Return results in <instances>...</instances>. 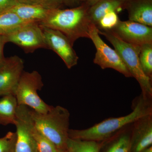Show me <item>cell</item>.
Listing matches in <instances>:
<instances>
[{"label":"cell","mask_w":152,"mask_h":152,"mask_svg":"<svg viewBox=\"0 0 152 152\" xmlns=\"http://www.w3.org/2000/svg\"><path fill=\"white\" fill-rule=\"evenodd\" d=\"M134 124L129 152H140L152 146V115L143 117Z\"/></svg>","instance_id":"7c38bea8"},{"label":"cell","mask_w":152,"mask_h":152,"mask_svg":"<svg viewBox=\"0 0 152 152\" xmlns=\"http://www.w3.org/2000/svg\"><path fill=\"white\" fill-rule=\"evenodd\" d=\"M30 110L31 109L27 106H18L15 124L16 127V140L14 152H38L34 136L35 125Z\"/></svg>","instance_id":"52a82bcc"},{"label":"cell","mask_w":152,"mask_h":152,"mask_svg":"<svg viewBox=\"0 0 152 152\" xmlns=\"http://www.w3.org/2000/svg\"><path fill=\"white\" fill-rule=\"evenodd\" d=\"M18 1L20 4L41 5H42L41 0H18Z\"/></svg>","instance_id":"83f0119b"},{"label":"cell","mask_w":152,"mask_h":152,"mask_svg":"<svg viewBox=\"0 0 152 152\" xmlns=\"http://www.w3.org/2000/svg\"><path fill=\"white\" fill-rule=\"evenodd\" d=\"M7 43L5 36L0 35V64L4 61L5 58L4 55V49L5 44Z\"/></svg>","instance_id":"4316f807"},{"label":"cell","mask_w":152,"mask_h":152,"mask_svg":"<svg viewBox=\"0 0 152 152\" xmlns=\"http://www.w3.org/2000/svg\"><path fill=\"white\" fill-rule=\"evenodd\" d=\"M89 39L94 45L96 53L94 63L102 69H112L126 77H132L125 64L116 51L109 46L100 37L98 29L92 23L89 30Z\"/></svg>","instance_id":"8992f818"},{"label":"cell","mask_w":152,"mask_h":152,"mask_svg":"<svg viewBox=\"0 0 152 152\" xmlns=\"http://www.w3.org/2000/svg\"><path fill=\"white\" fill-rule=\"evenodd\" d=\"M42 5L50 10L62 9L64 6L63 0H41Z\"/></svg>","instance_id":"d4e9b609"},{"label":"cell","mask_w":152,"mask_h":152,"mask_svg":"<svg viewBox=\"0 0 152 152\" xmlns=\"http://www.w3.org/2000/svg\"><path fill=\"white\" fill-rule=\"evenodd\" d=\"M31 109V108H30ZM34 124L43 135L58 151H66L69 130V112L61 106H52L46 113H40L31 109Z\"/></svg>","instance_id":"3957f363"},{"label":"cell","mask_w":152,"mask_h":152,"mask_svg":"<svg viewBox=\"0 0 152 152\" xmlns=\"http://www.w3.org/2000/svg\"><path fill=\"white\" fill-rule=\"evenodd\" d=\"M34 136L37 145L38 152H57L58 150L52 143L46 138L35 126Z\"/></svg>","instance_id":"44dd1931"},{"label":"cell","mask_w":152,"mask_h":152,"mask_svg":"<svg viewBox=\"0 0 152 152\" xmlns=\"http://www.w3.org/2000/svg\"><path fill=\"white\" fill-rule=\"evenodd\" d=\"M26 22L12 10L0 15V35L6 36L21 27Z\"/></svg>","instance_id":"e0dca14e"},{"label":"cell","mask_w":152,"mask_h":152,"mask_svg":"<svg viewBox=\"0 0 152 152\" xmlns=\"http://www.w3.org/2000/svg\"><path fill=\"white\" fill-rule=\"evenodd\" d=\"M16 140V132H9L0 138V152H14Z\"/></svg>","instance_id":"603a6c76"},{"label":"cell","mask_w":152,"mask_h":152,"mask_svg":"<svg viewBox=\"0 0 152 152\" xmlns=\"http://www.w3.org/2000/svg\"><path fill=\"white\" fill-rule=\"evenodd\" d=\"M140 152H152V146L144 149V150H143Z\"/></svg>","instance_id":"f546056e"},{"label":"cell","mask_w":152,"mask_h":152,"mask_svg":"<svg viewBox=\"0 0 152 152\" xmlns=\"http://www.w3.org/2000/svg\"><path fill=\"white\" fill-rule=\"evenodd\" d=\"M44 83L40 74L37 71H24L18 86L15 96L18 105H24L40 113H46L51 109L38 95Z\"/></svg>","instance_id":"5b68a950"},{"label":"cell","mask_w":152,"mask_h":152,"mask_svg":"<svg viewBox=\"0 0 152 152\" xmlns=\"http://www.w3.org/2000/svg\"><path fill=\"white\" fill-rule=\"evenodd\" d=\"M19 4L18 0H0V15L10 10Z\"/></svg>","instance_id":"cb8c5ba5"},{"label":"cell","mask_w":152,"mask_h":152,"mask_svg":"<svg viewBox=\"0 0 152 152\" xmlns=\"http://www.w3.org/2000/svg\"><path fill=\"white\" fill-rule=\"evenodd\" d=\"M121 1H123L125 2V1H127V0H121Z\"/></svg>","instance_id":"1f68e13d"},{"label":"cell","mask_w":152,"mask_h":152,"mask_svg":"<svg viewBox=\"0 0 152 152\" xmlns=\"http://www.w3.org/2000/svg\"><path fill=\"white\" fill-rule=\"evenodd\" d=\"M130 137L123 134L109 147L106 152H129Z\"/></svg>","instance_id":"7402d4cb"},{"label":"cell","mask_w":152,"mask_h":152,"mask_svg":"<svg viewBox=\"0 0 152 152\" xmlns=\"http://www.w3.org/2000/svg\"><path fill=\"white\" fill-rule=\"evenodd\" d=\"M90 7L85 2L75 7L51 10L46 18L39 25L59 31L73 45L80 38H89L92 23L88 15Z\"/></svg>","instance_id":"7a4b0ae2"},{"label":"cell","mask_w":152,"mask_h":152,"mask_svg":"<svg viewBox=\"0 0 152 152\" xmlns=\"http://www.w3.org/2000/svg\"><path fill=\"white\" fill-rule=\"evenodd\" d=\"M133 108L132 113L126 115L107 119L88 129H69V137L98 142L104 140L128 125L134 124L143 117L152 115L151 101L145 99L142 94L135 101Z\"/></svg>","instance_id":"6da1fadb"},{"label":"cell","mask_w":152,"mask_h":152,"mask_svg":"<svg viewBox=\"0 0 152 152\" xmlns=\"http://www.w3.org/2000/svg\"><path fill=\"white\" fill-rule=\"evenodd\" d=\"M120 39L133 45L141 47L152 44V27L137 22L120 20L111 31Z\"/></svg>","instance_id":"30bf717a"},{"label":"cell","mask_w":152,"mask_h":152,"mask_svg":"<svg viewBox=\"0 0 152 152\" xmlns=\"http://www.w3.org/2000/svg\"><path fill=\"white\" fill-rule=\"evenodd\" d=\"M57 152H68L67 150L66 151H58Z\"/></svg>","instance_id":"4dcf8cb0"},{"label":"cell","mask_w":152,"mask_h":152,"mask_svg":"<svg viewBox=\"0 0 152 152\" xmlns=\"http://www.w3.org/2000/svg\"><path fill=\"white\" fill-rule=\"evenodd\" d=\"M40 26L48 49L56 53L64 61L68 69L76 66L79 57L68 38L58 30Z\"/></svg>","instance_id":"9c48e42d"},{"label":"cell","mask_w":152,"mask_h":152,"mask_svg":"<svg viewBox=\"0 0 152 152\" xmlns=\"http://www.w3.org/2000/svg\"><path fill=\"white\" fill-rule=\"evenodd\" d=\"M5 37L7 42L17 45L26 53L39 49H48L42 30L38 23H26Z\"/></svg>","instance_id":"ba28073f"},{"label":"cell","mask_w":152,"mask_h":152,"mask_svg":"<svg viewBox=\"0 0 152 152\" xmlns=\"http://www.w3.org/2000/svg\"><path fill=\"white\" fill-rule=\"evenodd\" d=\"M100 146L98 142L69 138L66 142L68 152H99Z\"/></svg>","instance_id":"ac0fdd59"},{"label":"cell","mask_w":152,"mask_h":152,"mask_svg":"<svg viewBox=\"0 0 152 152\" xmlns=\"http://www.w3.org/2000/svg\"><path fill=\"white\" fill-rule=\"evenodd\" d=\"M50 10L41 5L19 3L10 10L25 21L35 22L39 24L46 18Z\"/></svg>","instance_id":"5bb4252c"},{"label":"cell","mask_w":152,"mask_h":152,"mask_svg":"<svg viewBox=\"0 0 152 152\" xmlns=\"http://www.w3.org/2000/svg\"><path fill=\"white\" fill-rule=\"evenodd\" d=\"M139 60L146 75L152 78V44L144 45L140 47Z\"/></svg>","instance_id":"d6986e66"},{"label":"cell","mask_w":152,"mask_h":152,"mask_svg":"<svg viewBox=\"0 0 152 152\" xmlns=\"http://www.w3.org/2000/svg\"><path fill=\"white\" fill-rule=\"evenodd\" d=\"M23 69V61L20 57L14 56L5 58L0 64V96H15Z\"/></svg>","instance_id":"8fae6325"},{"label":"cell","mask_w":152,"mask_h":152,"mask_svg":"<svg viewBox=\"0 0 152 152\" xmlns=\"http://www.w3.org/2000/svg\"><path fill=\"white\" fill-rule=\"evenodd\" d=\"M124 2L121 0H102L90 7L88 15L91 22L96 26L106 14L112 11L118 12L123 9Z\"/></svg>","instance_id":"9a60e30c"},{"label":"cell","mask_w":152,"mask_h":152,"mask_svg":"<svg viewBox=\"0 0 152 152\" xmlns=\"http://www.w3.org/2000/svg\"><path fill=\"white\" fill-rule=\"evenodd\" d=\"M64 6L70 8L75 7L86 2V0H63Z\"/></svg>","instance_id":"484cf974"},{"label":"cell","mask_w":152,"mask_h":152,"mask_svg":"<svg viewBox=\"0 0 152 152\" xmlns=\"http://www.w3.org/2000/svg\"><path fill=\"white\" fill-rule=\"evenodd\" d=\"M123 9L127 11L129 20L152 27V0H127Z\"/></svg>","instance_id":"4fadbf2b"},{"label":"cell","mask_w":152,"mask_h":152,"mask_svg":"<svg viewBox=\"0 0 152 152\" xmlns=\"http://www.w3.org/2000/svg\"><path fill=\"white\" fill-rule=\"evenodd\" d=\"M98 31L99 34L104 36L113 45L132 77L138 82L143 97L151 101L152 96V79L145 75L141 66L139 57L140 47L124 42L110 31Z\"/></svg>","instance_id":"277c9868"},{"label":"cell","mask_w":152,"mask_h":152,"mask_svg":"<svg viewBox=\"0 0 152 152\" xmlns=\"http://www.w3.org/2000/svg\"><path fill=\"white\" fill-rule=\"evenodd\" d=\"M102 0H86V2L91 7Z\"/></svg>","instance_id":"f1b7e54d"},{"label":"cell","mask_w":152,"mask_h":152,"mask_svg":"<svg viewBox=\"0 0 152 152\" xmlns=\"http://www.w3.org/2000/svg\"><path fill=\"white\" fill-rule=\"evenodd\" d=\"M18 106L14 95H7L0 99V124H15Z\"/></svg>","instance_id":"2e32d148"},{"label":"cell","mask_w":152,"mask_h":152,"mask_svg":"<svg viewBox=\"0 0 152 152\" xmlns=\"http://www.w3.org/2000/svg\"><path fill=\"white\" fill-rule=\"evenodd\" d=\"M120 20L118 12L112 11L104 16L95 26L99 31H111L116 26Z\"/></svg>","instance_id":"ffe728a7"}]
</instances>
